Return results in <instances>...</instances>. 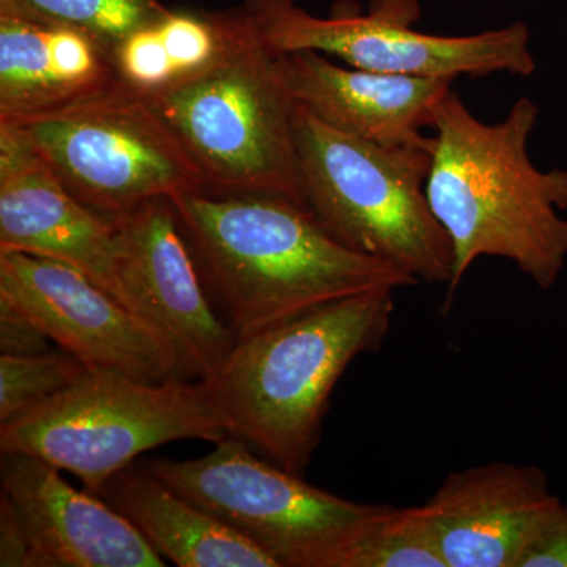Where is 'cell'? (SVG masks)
Returning <instances> with one entry per match:
<instances>
[{"instance_id":"cell-13","label":"cell","mask_w":567,"mask_h":567,"mask_svg":"<svg viewBox=\"0 0 567 567\" xmlns=\"http://www.w3.org/2000/svg\"><path fill=\"white\" fill-rule=\"evenodd\" d=\"M0 251L61 260L121 300L117 223L70 193L13 122H0Z\"/></svg>"},{"instance_id":"cell-15","label":"cell","mask_w":567,"mask_h":567,"mask_svg":"<svg viewBox=\"0 0 567 567\" xmlns=\"http://www.w3.org/2000/svg\"><path fill=\"white\" fill-rule=\"evenodd\" d=\"M276 66L298 106L339 132L383 145L424 140L454 82L338 65L315 51L276 55Z\"/></svg>"},{"instance_id":"cell-7","label":"cell","mask_w":567,"mask_h":567,"mask_svg":"<svg viewBox=\"0 0 567 567\" xmlns=\"http://www.w3.org/2000/svg\"><path fill=\"white\" fill-rule=\"evenodd\" d=\"M20 125L82 204L110 218L207 189L199 167L151 100L121 80Z\"/></svg>"},{"instance_id":"cell-10","label":"cell","mask_w":567,"mask_h":567,"mask_svg":"<svg viewBox=\"0 0 567 567\" xmlns=\"http://www.w3.org/2000/svg\"><path fill=\"white\" fill-rule=\"evenodd\" d=\"M0 300L87 368L145 383L188 380L174 347L147 320L61 260L0 251Z\"/></svg>"},{"instance_id":"cell-3","label":"cell","mask_w":567,"mask_h":567,"mask_svg":"<svg viewBox=\"0 0 567 567\" xmlns=\"http://www.w3.org/2000/svg\"><path fill=\"white\" fill-rule=\"evenodd\" d=\"M394 292L352 295L237 339L221 368L203 380L230 435L303 475L339 379L354 358L386 341Z\"/></svg>"},{"instance_id":"cell-9","label":"cell","mask_w":567,"mask_h":567,"mask_svg":"<svg viewBox=\"0 0 567 567\" xmlns=\"http://www.w3.org/2000/svg\"><path fill=\"white\" fill-rule=\"evenodd\" d=\"M271 54L315 51L353 69L405 76H532L529 29L517 21L476 35L420 32V0H371L365 13L316 17L293 0H245L237 9Z\"/></svg>"},{"instance_id":"cell-21","label":"cell","mask_w":567,"mask_h":567,"mask_svg":"<svg viewBox=\"0 0 567 567\" xmlns=\"http://www.w3.org/2000/svg\"><path fill=\"white\" fill-rule=\"evenodd\" d=\"M87 365L73 354H0V424L74 385Z\"/></svg>"},{"instance_id":"cell-16","label":"cell","mask_w":567,"mask_h":567,"mask_svg":"<svg viewBox=\"0 0 567 567\" xmlns=\"http://www.w3.org/2000/svg\"><path fill=\"white\" fill-rule=\"evenodd\" d=\"M118 80L112 50L89 33L0 13V122H24Z\"/></svg>"},{"instance_id":"cell-18","label":"cell","mask_w":567,"mask_h":567,"mask_svg":"<svg viewBox=\"0 0 567 567\" xmlns=\"http://www.w3.org/2000/svg\"><path fill=\"white\" fill-rule=\"evenodd\" d=\"M221 13H169L137 29L112 51L118 80L134 91H162L210 65L224 47Z\"/></svg>"},{"instance_id":"cell-1","label":"cell","mask_w":567,"mask_h":567,"mask_svg":"<svg viewBox=\"0 0 567 567\" xmlns=\"http://www.w3.org/2000/svg\"><path fill=\"white\" fill-rule=\"evenodd\" d=\"M539 107L522 96L502 122L484 123L454 91L432 115L427 192L446 230L454 271L445 309L481 257L516 264L539 289L557 284L567 262V171H540L528 144Z\"/></svg>"},{"instance_id":"cell-12","label":"cell","mask_w":567,"mask_h":567,"mask_svg":"<svg viewBox=\"0 0 567 567\" xmlns=\"http://www.w3.org/2000/svg\"><path fill=\"white\" fill-rule=\"evenodd\" d=\"M114 219L122 303L174 347L186 379H208L237 336L208 303L173 203L151 200Z\"/></svg>"},{"instance_id":"cell-8","label":"cell","mask_w":567,"mask_h":567,"mask_svg":"<svg viewBox=\"0 0 567 567\" xmlns=\"http://www.w3.org/2000/svg\"><path fill=\"white\" fill-rule=\"evenodd\" d=\"M207 456L144 466L267 551L279 567H339L347 547L385 505L350 502L256 457L227 436Z\"/></svg>"},{"instance_id":"cell-6","label":"cell","mask_w":567,"mask_h":567,"mask_svg":"<svg viewBox=\"0 0 567 567\" xmlns=\"http://www.w3.org/2000/svg\"><path fill=\"white\" fill-rule=\"evenodd\" d=\"M227 436L226 417L203 380L145 383L89 368L74 385L0 424V451L41 458L99 495L145 451Z\"/></svg>"},{"instance_id":"cell-4","label":"cell","mask_w":567,"mask_h":567,"mask_svg":"<svg viewBox=\"0 0 567 567\" xmlns=\"http://www.w3.org/2000/svg\"><path fill=\"white\" fill-rule=\"evenodd\" d=\"M293 141L301 203L331 237L420 282L450 286L453 244L425 192L431 134L410 144H377L295 103Z\"/></svg>"},{"instance_id":"cell-22","label":"cell","mask_w":567,"mask_h":567,"mask_svg":"<svg viewBox=\"0 0 567 567\" xmlns=\"http://www.w3.org/2000/svg\"><path fill=\"white\" fill-rule=\"evenodd\" d=\"M516 567H567V505L561 499L537 522Z\"/></svg>"},{"instance_id":"cell-19","label":"cell","mask_w":567,"mask_h":567,"mask_svg":"<svg viewBox=\"0 0 567 567\" xmlns=\"http://www.w3.org/2000/svg\"><path fill=\"white\" fill-rule=\"evenodd\" d=\"M339 567H446L423 507L383 506L347 547Z\"/></svg>"},{"instance_id":"cell-11","label":"cell","mask_w":567,"mask_h":567,"mask_svg":"<svg viewBox=\"0 0 567 567\" xmlns=\"http://www.w3.org/2000/svg\"><path fill=\"white\" fill-rule=\"evenodd\" d=\"M0 486L2 567L166 566L128 518L41 458L2 453Z\"/></svg>"},{"instance_id":"cell-20","label":"cell","mask_w":567,"mask_h":567,"mask_svg":"<svg viewBox=\"0 0 567 567\" xmlns=\"http://www.w3.org/2000/svg\"><path fill=\"white\" fill-rule=\"evenodd\" d=\"M0 13L69 25L114 51L130 33L159 20L169 10L158 0H0Z\"/></svg>"},{"instance_id":"cell-14","label":"cell","mask_w":567,"mask_h":567,"mask_svg":"<svg viewBox=\"0 0 567 567\" xmlns=\"http://www.w3.org/2000/svg\"><path fill=\"white\" fill-rule=\"evenodd\" d=\"M558 502L539 466L495 461L451 473L421 507L446 567H516L533 528Z\"/></svg>"},{"instance_id":"cell-5","label":"cell","mask_w":567,"mask_h":567,"mask_svg":"<svg viewBox=\"0 0 567 567\" xmlns=\"http://www.w3.org/2000/svg\"><path fill=\"white\" fill-rule=\"evenodd\" d=\"M218 58L148 100L218 193H276L301 203L293 141L295 102L237 9L223 11Z\"/></svg>"},{"instance_id":"cell-2","label":"cell","mask_w":567,"mask_h":567,"mask_svg":"<svg viewBox=\"0 0 567 567\" xmlns=\"http://www.w3.org/2000/svg\"><path fill=\"white\" fill-rule=\"evenodd\" d=\"M171 203L237 339L341 298L420 284L386 260L339 244L305 205L284 194L200 189Z\"/></svg>"},{"instance_id":"cell-17","label":"cell","mask_w":567,"mask_h":567,"mask_svg":"<svg viewBox=\"0 0 567 567\" xmlns=\"http://www.w3.org/2000/svg\"><path fill=\"white\" fill-rule=\"evenodd\" d=\"M99 496L181 567H279L267 551L167 487L144 465L111 477Z\"/></svg>"},{"instance_id":"cell-23","label":"cell","mask_w":567,"mask_h":567,"mask_svg":"<svg viewBox=\"0 0 567 567\" xmlns=\"http://www.w3.org/2000/svg\"><path fill=\"white\" fill-rule=\"evenodd\" d=\"M51 339L7 301L0 300V352L2 354H40L51 352Z\"/></svg>"}]
</instances>
